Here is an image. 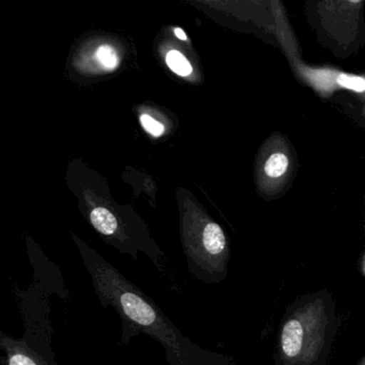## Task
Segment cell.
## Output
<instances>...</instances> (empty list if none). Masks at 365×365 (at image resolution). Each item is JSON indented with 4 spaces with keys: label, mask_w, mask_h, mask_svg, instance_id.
<instances>
[{
    "label": "cell",
    "mask_w": 365,
    "mask_h": 365,
    "mask_svg": "<svg viewBox=\"0 0 365 365\" xmlns=\"http://www.w3.org/2000/svg\"><path fill=\"white\" fill-rule=\"evenodd\" d=\"M288 158L284 153H273L264 164V173L271 178H279L288 168Z\"/></svg>",
    "instance_id": "5b68a950"
},
{
    "label": "cell",
    "mask_w": 365,
    "mask_h": 365,
    "mask_svg": "<svg viewBox=\"0 0 365 365\" xmlns=\"http://www.w3.org/2000/svg\"><path fill=\"white\" fill-rule=\"evenodd\" d=\"M166 63L173 72L181 76H189L192 73L191 63L178 51H170L166 56Z\"/></svg>",
    "instance_id": "8992f818"
},
{
    "label": "cell",
    "mask_w": 365,
    "mask_h": 365,
    "mask_svg": "<svg viewBox=\"0 0 365 365\" xmlns=\"http://www.w3.org/2000/svg\"><path fill=\"white\" fill-rule=\"evenodd\" d=\"M362 270H363V273H364V274H365V255H364V257H363Z\"/></svg>",
    "instance_id": "7c38bea8"
},
{
    "label": "cell",
    "mask_w": 365,
    "mask_h": 365,
    "mask_svg": "<svg viewBox=\"0 0 365 365\" xmlns=\"http://www.w3.org/2000/svg\"><path fill=\"white\" fill-rule=\"evenodd\" d=\"M91 223L99 234L110 238L113 242L116 235L120 232V222L112 211L104 207H97L91 211Z\"/></svg>",
    "instance_id": "277c9868"
},
{
    "label": "cell",
    "mask_w": 365,
    "mask_h": 365,
    "mask_svg": "<svg viewBox=\"0 0 365 365\" xmlns=\"http://www.w3.org/2000/svg\"><path fill=\"white\" fill-rule=\"evenodd\" d=\"M175 35L177 36V38L181 40H187V36H185V31L181 29H175Z\"/></svg>",
    "instance_id": "30bf717a"
},
{
    "label": "cell",
    "mask_w": 365,
    "mask_h": 365,
    "mask_svg": "<svg viewBox=\"0 0 365 365\" xmlns=\"http://www.w3.org/2000/svg\"><path fill=\"white\" fill-rule=\"evenodd\" d=\"M97 58L104 67L108 69H114L118 65V57L114 48L110 46H102L98 48Z\"/></svg>",
    "instance_id": "52a82bcc"
},
{
    "label": "cell",
    "mask_w": 365,
    "mask_h": 365,
    "mask_svg": "<svg viewBox=\"0 0 365 365\" xmlns=\"http://www.w3.org/2000/svg\"><path fill=\"white\" fill-rule=\"evenodd\" d=\"M140 123H142L143 127L146 130L148 133H150L153 136H160L163 134L164 127L161 123H158L155 119L151 118L148 115H142L140 116Z\"/></svg>",
    "instance_id": "9c48e42d"
},
{
    "label": "cell",
    "mask_w": 365,
    "mask_h": 365,
    "mask_svg": "<svg viewBox=\"0 0 365 365\" xmlns=\"http://www.w3.org/2000/svg\"><path fill=\"white\" fill-rule=\"evenodd\" d=\"M80 252L100 304L112 307L120 318L119 346L145 334L162 346L170 365H235L230 356L205 349L185 336L155 300L97 252L86 245H80Z\"/></svg>",
    "instance_id": "6da1fadb"
},
{
    "label": "cell",
    "mask_w": 365,
    "mask_h": 365,
    "mask_svg": "<svg viewBox=\"0 0 365 365\" xmlns=\"http://www.w3.org/2000/svg\"><path fill=\"white\" fill-rule=\"evenodd\" d=\"M337 82L344 88L351 89V91H359V93L365 91V78H360V76L341 74V76H339Z\"/></svg>",
    "instance_id": "ba28073f"
},
{
    "label": "cell",
    "mask_w": 365,
    "mask_h": 365,
    "mask_svg": "<svg viewBox=\"0 0 365 365\" xmlns=\"http://www.w3.org/2000/svg\"><path fill=\"white\" fill-rule=\"evenodd\" d=\"M337 330L336 307L328 289L298 297L282 319L275 365H328Z\"/></svg>",
    "instance_id": "3957f363"
},
{
    "label": "cell",
    "mask_w": 365,
    "mask_h": 365,
    "mask_svg": "<svg viewBox=\"0 0 365 365\" xmlns=\"http://www.w3.org/2000/svg\"><path fill=\"white\" fill-rule=\"evenodd\" d=\"M356 365H365V354L358 361Z\"/></svg>",
    "instance_id": "8fae6325"
},
{
    "label": "cell",
    "mask_w": 365,
    "mask_h": 365,
    "mask_svg": "<svg viewBox=\"0 0 365 365\" xmlns=\"http://www.w3.org/2000/svg\"><path fill=\"white\" fill-rule=\"evenodd\" d=\"M33 282L26 289L14 286L19 313L23 324V336L14 339L0 332L1 365H58L53 350L54 329L51 319L50 298L57 294L70 298L61 269L42 256L31 255Z\"/></svg>",
    "instance_id": "7a4b0ae2"
}]
</instances>
